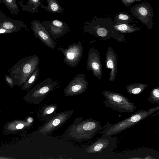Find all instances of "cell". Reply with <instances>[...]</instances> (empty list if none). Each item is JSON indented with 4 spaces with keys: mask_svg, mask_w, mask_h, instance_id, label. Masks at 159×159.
Here are the masks:
<instances>
[{
    "mask_svg": "<svg viewBox=\"0 0 159 159\" xmlns=\"http://www.w3.org/2000/svg\"><path fill=\"white\" fill-rule=\"evenodd\" d=\"M58 105L51 104L43 106L40 109L38 116V119L40 121L48 122L57 113Z\"/></svg>",
    "mask_w": 159,
    "mask_h": 159,
    "instance_id": "obj_16",
    "label": "cell"
},
{
    "mask_svg": "<svg viewBox=\"0 0 159 159\" xmlns=\"http://www.w3.org/2000/svg\"><path fill=\"white\" fill-rule=\"evenodd\" d=\"M102 93L105 98L104 105L121 112L131 113L135 111L137 107L134 103L122 94L111 90H103Z\"/></svg>",
    "mask_w": 159,
    "mask_h": 159,
    "instance_id": "obj_4",
    "label": "cell"
},
{
    "mask_svg": "<svg viewBox=\"0 0 159 159\" xmlns=\"http://www.w3.org/2000/svg\"><path fill=\"white\" fill-rule=\"evenodd\" d=\"M39 72V69L38 66L35 69L25 82L22 85L21 88V89L25 90L32 87L38 79Z\"/></svg>",
    "mask_w": 159,
    "mask_h": 159,
    "instance_id": "obj_22",
    "label": "cell"
},
{
    "mask_svg": "<svg viewBox=\"0 0 159 159\" xmlns=\"http://www.w3.org/2000/svg\"><path fill=\"white\" fill-rule=\"evenodd\" d=\"M134 17L129 13L120 12L114 16V20L112 21V25H118L124 23H129L133 21Z\"/></svg>",
    "mask_w": 159,
    "mask_h": 159,
    "instance_id": "obj_20",
    "label": "cell"
},
{
    "mask_svg": "<svg viewBox=\"0 0 159 159\" xmlns=\"http://www.w3.org/2000/svg\"><path fill=\"white\" fill-rule=\"evenodd\" d=\"M103 128L99 121L92 118L84 119V117L80 116L75 119L62 136L65 139L80 142L91 139Z\"/></svg>",
    "mask_w": 159,
    "mask_h": 159,
    "instance_id": "obj_1",
    "label": "cell"
},
{
    "mask_svg": "<svg viewBox=\"0 0 159 159\" xmlns=\"http://www.w3.org/2000/svg\"><path fill=\"white\" fill-rule=\"evenodd\" d=\"M88 71L91 70L94 76L98 80L102 79V66L100 58V54L94 47L89 51L87 61Z\"/></svg>",
    "mask_w": 159,
    "mask_h": 159,
    "instance_id": "obj_14",
    "label": "cell"
},
{
    "mask_svg": "<svg viewBox=\"0 0 159 159\" xmlns=\"http://www.w3.org/2000/svg\"><path fill=\"white\" fill-rule=\"evenodd\" d=\"M117 143L116 136L102 135L97 138L88 146L86 152L91 154H98L101 156L110 154L114 150Z\"/></svg>",
    "mask_w": 159,
    "mask_h": 159,
    "instance_id": "obj_7",
    "label": "cell"
},
{
    "mask_svg": "<svg viewBox=\"0 0 159 159\" xmlns=\"http://www.w3.org/2000/svg\"><path fill=\"white\" fill-rule=\"evenodd\" d=\"M1 112V111L0 110V112Z\"/></svg>",
    "mask_w": 159,
    "mask_h": 159,
    "instance_id": "obj_30",
    "label": "cell"
},
{
    "mask_svg": "<svg viewBox=\"0 0 159 159\" xmlns=\"http://www.w3.org/2000/svg\"><path fill=\"white\" fill-rule=\"evenodd\" d=\"M142 0H120L122 3L125 6L129 7L135 2H140Z\"/></svg>",
    "mask_w": 159,
    "mask_h": 159,
    "instance_id": "obj_27",
    "label": "cell"
},
{
    "mask_svg": "<svg viewBox=\"0 0 159 159\" xmlns=\"http://www.w3.org/2000/svg\"><path fill=\"white\" fill-rule=\"evenodd\" d=\"M112 21L110 16L102 18L95 16L91 20L85 22L83 31L104 40L112 38L119 42H126L124 34L116 31L112 26Z\"/></svg>",
    "mask_w": 159,
    "mask_h": 159,
    "instance_id": "obj_2",
    "label": "cell"
},
{
    "mask_svg": "<svg viewBox=\"0 0 159 159\" xmlns=\"http://www.w3.org/2000/svg\"><path fill=\"white\" fill-rule=\"evenodd\" d=\"M117 55L113 48L109 47L107 50L105 57V65L107 69H111L109 81L113 82L117 72Z\"/></svg>",
    "mask_w": 159,
    "mask_h": 159,
    "instance_id": "obj_15",
    "label": "cell"
},
{
    "mask_svg": "<svg viewBox=\"0 0 159 159\" xmlns=\"http://www.w3.org/2000/svg\"><path fill=\"white\" fill-rule=\"evenodd\" d=\"M1 27L4 29L12 31H14L15 29V26L11 22L9 21H5L1 25Z\"/></svg>",
    "mask_w": 159,
    "mask_h": 159,
    "instance_id": "obj_26",
    "label": "cell"
},
{
    "mask_svg": "<svg viewBox=\"0 0 159 159\" xmlns=\"http://www.w3.org/2000/svg\"><path fill=\"white\" fill-rule=\"evenodd\" d=\"M39 58L36 55L30 56L21 60V69L18 73L20 76V80L19 83L20 86L25 82L39 66Z\"/></svg>",
    "mask_w": 159,
    "mask_h": 159,
    "instance_id": "obj_11",
    "label": "cell"
},
{
    "mask_svg": "<svg viewBox=\"0 0 159 159\" xmlns=\"http://www.w3.org/2000/svg\"><path fill=\"white\" fill-rule=\"evenodd\" d=\"M136 24L124 23L118 25H112L114 29L120 34H130L139 30L141 29L136 26Z\"/></svg>",
    "mask_w": 159,
    "mask_h": 159,
    "instance_id": "obj_17",
    "label": "cell"
},
{
    "mask_svg": "<svg viewBox=\"0 0 159 159\" xmlns=\"http://www.w3.org/2000/svg\"></svg>",
    "mask_w": 159,
    "mask_h": 159,
    "instance_id": "obj_31",
    "label": "cell"
},
{
    "mask_svg": "<svg viewBox=\"0 0 159 159\" xmlns=\"http://www.w3.org/2000/svg\"><path fill=\"white\" fill-rule=\"evenodd\" d=\"M132 16L139 20L148 29L152 30L154 24V12L152 6L143 1L134 5L128 10Z\"/></svg>",
    "mask_w": 159,
    "mask_h": 159,
    "instance_id": "obj_8",
    "label": "cell"
},
{
    "mask_svg": "<svg viewBox=\"0 0 159 159\" xmlns=\"http://www.w3.org/2000/svg\"><path fill=\"white\" fill-rule=\"evenodd\" d=\"M13 32V31L8 30H6L3 28H0V34H3V33H11Z\"/></svg>",
    "mask_w": 159,
    "mask_h": 159,
    "instance_id": "obj_29",
    "label": "cell"
},
{
    "mask_svg": "<svg viewBox=\"0 0 159 159\" xmlns=\"http://www.w3.org/2000/svg\"><path fill=\"white\" fill-rule=\"evenodd\" d=\"M59 84L57 80L48 78L36 85L25 95L24 99L27 102L38 105Z\"/></svg>",
    "mask_w": 159,
    "mask_h": 159,
    "instance_id": "obj_5",
    "label": "cell"
},
{
    "mask_svg": "<svg viewBox=\"0 0 159 159\" xmlns=\"http://www.w3.org/2000/svg\"><path fill=\"white\" fill-rule=\"evenodd\" d=\"M88 84L85 75L80 73L75 76L65 87L64 96H70L82 94L86 91Z\"/></svg>",
    "mask_w": 159,
    "mask_h": 159,
    "instance_id": "obj_10",
    "label": "cell"
},
{
    "mask_svg": "<svg viewBox=\"0 0 159 159\" xmlns=\"http://www.w3.org/2000/svg\"><path fill=\"white\" fill-rule=\"evenodd\" d=\"M31 29L36 38L45 45L55 49L56 46V41L49 35L39 20H33L31 23Z\"/></svg>",
    "mask_w": 159,
    "mask_h": 159,
    "instance_id": "obj_13",
    "label": "cell"
},
{
    "mask_svg": "<svg viewBox=\"0 0 159 159\" xmlns=\"http://www.w3.org/2000/svg\"><path fill=\"white\" fill-rule=\"evenodd\" d=\"M32 123L29 122L27 119L26 121L17 120L8 123L5 127L6 131L12 133L13 132L22 129L32 125Z\"/></svg>",
    "mask_w": 159,
    "mask_h": 159,
    "instance_id": "obj_18",
    "label": "cell"
},
{
    "mask_svg": "<svg viewBox=\"0 0 159 159\" xmlns=\"http://www.w3.org/2000/svg\"><path fill=\"white\" fill-rule=\"evenodd\" d=\"M9 9L11 11L16 12L19 11L18 7L16 0H2Z\"/></svg>",
    "mask_w": 159,
    "mask_h": 159,
    "instance_id": "obj_25",
    "label": "cell"
},
{
    "mask_svg": "<svg viewBox=\"0 0 159 159\" xmlns=\"http://www.w3.org/2000/svg\"><path fill=\"white\" fill-rule=\"evenodd\" d=\"M159 109L158 105L145 111L141 109L129 117L114 124L107 122L101 133L102 135L111 136L117 135L140 122Z\"/></svg>",
    "mask_w": 159,
    "mask_h": 159,
    "instance_id": "obj_3",
    "label": "cell"
},
{
    "mask_svg": "<svg viewBox=\"0 0 159 159\" xmlns=\"http://www.w3.org/2000/svg\"><path fill=\"white\" fill-rule=\"evenodd\" d=\"M148 86L147 84L139 83H134L125 86L127 93L131 94H139Z\"/></svg>",
    "mask_w": 159,
    "mask_h": 159,
    "instance_id": "obj_21",
    "label": "cell"
},
{
    "mask_svg": "<svg viewBox=\"0 0 159 159\" xmlns=\"http://www.w3.org/2000/svg\"><path fill=\"white\" fill-rule=\"evenodd\" d=\"M6 82L7 84L13 89L15 84L12 79L8 75H6L5 78Z\"/></svg>",
    "mask_w": 159,
    "mask_h": 159,
    "instance_id": "obj_28",
    "label": "cell"
},
{
    "mask_svg": "<svg viewBox=\"0 0 159 159\" xmlns=\"http://www.w3.org/2000/svg\"><path fill=\"white\" fill-rule=\"evenodd\" d=\"M41 23L49 35L55 40L66 34L70 30L68 25L58 20L43 21Z\"/></svg>",
    "mask_w": 159,
    "mask_h": 159,
    "instance_id": "obj_12",
    "label": "cell"
},
{
    "mask_svg": "<svg viewBox=\"0 0 159 159\" xmlns=\"http://www.w3.org/2000/svg\"><path fill=\"white\" fill-rule=\"evenodd\" d=\"M42 4L40 0H29L27 5L28 10L31 13L39 12L38 8Z\"/></svg>",
    "mask_w": 159,
    "mask_h": 159,
    "instance_id": "obj_24",
    "label": "cell"
},
{
    "mask_svg": "<svg viewBox=\"0 0 159 159\" xmlns=\"http://www.w3.org/2000/svg\"><path fill=\"white\" fill-rule=\"evenodd\" d=\"M57 49L63 54L64 57L63 59L64 62L72 68L77 66L83 56V48L79 40L77 43L69 44L67 48L59 46L57 47Z\"/></svg>",
    "mask_w": 159,
    "mask_h": 159,
    "instance_id": "obj_9",
    "label": "cell"
},
{
    "mask_svg": "<svg viewBox=\"0 0 159 159\" xmlns=\"http://www.w3.org/2000/svg\"><path fill=\"white\" fill-rule=\"evenodd\" d=\"M74 111L70 110L56 113L48 122H45L35 133L41 136L47 137L68 120Z\"/></svg>",
    "mask_w": 159,
    "mask_h": 159,
    "instance_id": "obj_6",
    "label": "cell"
},
{
    "mask_svg": "<svg viewBox=\"0 0 159 159\" xmlns=\"http://www.w3.org/2000/svg\"><path fill=\"white\" fill-rule=\"evenodd\" d=\"M47 6L42 4V8L49 12L61 13L64 12L65 9L59 4L57 0H46Z\"/></svg>",
    "mask_w": 159,
    "mask_h": 159,
    "instance_id": "obj_19",
    "label": "cell"
},
{
    "mask_svg": "<svg viewBox=\"0 0 159 159\" xmlns=\"http://www.w3.org/2000/svg\"><path fill=\"white\" fill-rule=\"evenodd\" d=\"M148 100L154 104H159V87L157 86L152 89L150 91Z\"/></svg>",
    "mask_w": 159,
    "mask_h": 159,
    "instance_id": "obj_23",
    "label": "cell"
}]
</instances>
